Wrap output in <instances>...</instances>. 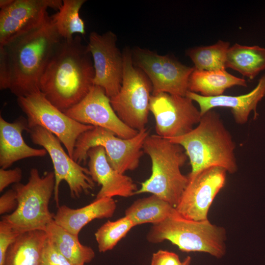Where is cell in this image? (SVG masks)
Listing matches in <instances>:
<instances>
[{
    "instance_id": "24",
    "label": "cell",
    "mask_w": 265,
    "mask_h": 265,
    "mask_svg": "<svg viewBox=\"0 0 265 265\" xmlns=\"http://www.w3.org/2000/svg\"><path fill=\"white\" fill-rule=\"evenodd\" d=\"M226 67L253 80L265 70V48L236 43L228 50Z\"/></svg>"
},
{
    "instance_id": "21",
    "label": "cell",
    "mask_w": 265,
    "mask_h": 265,
    "mask_svg": "<svg viewBox=\"0 0 265 265\" xmlns=\"http://www.w3.org/2000/svg\"><path fill=\"white\" fill-rule=\"evenodd\" d=\"M48 237L43 230L21 234L8 248L3 265H42Z\"/></svg>"
},
{
    "instance_id": "32",
    "label": "cell",
    "mask_w": 265,
    "mask_h": 265,
    "mask_svg": "<svg viewBox=\"0 0 265 265\" xmlns=\"http://www.w3.org/2000/svg\"><path fill=\"white\" fill-rule=\"evenodd\" d=\"M22 178V170L19 167L7 170L0 169V192L12 184L20 183Z\"/></svg>"
},
{
    "instance_id": "27",
    "label": "cell",
    "mask_w": 265,
    "mask_h": 265,
    "mask_svg": "<svg viewBox=\"0 0 265 265\" xmlns=\"http://www.w3.org/2000/svg\"><path fill=\"white\" fill-rule=\"evenodd\" d=\"M229 47V42L219 40L212 45L189 49L186 54L192 61L195 69L223 70L226 68V56Z\"/></svg>"
},
{
    "instance_id": "7",
    "label": "cell",
    "mask_w": 265,
    "mask_h": 265,
    "mask_svg": "<svg viewBox=\"0 0 265 265\" xmlns=\"http://www.w3.org/2000/svg\"><path fill=\"white\" fill-rule=\"evenodd\" d=\"M123 76L119 93L110 99L119 119L137 131L145 129L148 121L152 83L144 72L132 62V51L123 50Z\"/></svg>"
},
{
    "instance_id": "26",
    "label": "cell",
    "mask_w": 265,
    "mask_h": 265,
    "mask_svg": "<svg viewBox=\"0 0 265 265\" xmlns=\"http://www.w3.org/2000/svg\"><path fill=\"white\" fill-rule=\"evenodd\" d=\"M86 1L85 0H63L59 10L51 16L58 33L63 39H71L76 33L85 34V23L79 13Z\"/></svg>"
},
{
    "instance_id": "9",
    "label": "cell",
    "mask_w": 265,
    "mask_h": 265,
    "mask_svg": "<svg viewBox=\"0 0 265 265\" xmlns=\"http://www.w3.org/2000/svg\"><path fill=\"white\" fill-rule=\"evenodd\" d=\"M17 103L27 116L28 128L42 127L59 139L72 158L77 140L94 126L80 123L53 105L40 91L17 98Z\"/></svg>"
},
{
    "instance_id": "3",
    "label": "cell",
    "mask_w": 265,
    "mask_h": 265,
    "mask_svg": "<svg viewBox=\"0 0 265 265\" xmlns=\"http://www.w3.org/2000/svg\"><path fill=\"white\" fill-rule=\"evenodd\" d=\"M181 145L191 167L188 178L212 167H220L230 174L238 169L236 144L219 114L210 110L202 116L197 127L183 135L167 138Z\"/></svg>"
},
{
    "instance_id": "35",
    "label": "cell",
    "mask_w": 265,
    "mask_h": 265,
    "mask_svg": "<svg viewBox=\"0 0 265 265\" xmlns=\"http://www.w3.org/2000/svg\"><path fill=\"white\" fill-rule=\"evenodd\" d=\"M191 258L190 256H187L183 261L184 265H190Z\"/></svg>"
},
{
    "instance_id": "1",
    "label": "cell",
    "mask_w": 265,
    "mask_h": 265,
    "mask_svg": "<svg viewBox=\"0 0 265 265\" xmlns=\"http://www.w3.org/2000/svg\"><path fill=\"white\" fill-rule=\"evenodd\" d=\"M95 70L87 45L77 35L62 39L40 81V91L64 112L81 101L94 85Z\"/></svg>"
},
{
    "instance_id": "20",
    "label": "cell",
    "mask_w": 265,
    "mask_h": 265,
    "mask_svg": "<svg viewBox=\"0 0 265 265\" xmlns=\"http://www.w3.org/2000/svg\"><path fill=\"white\" fill-rule=\"evenodd\" d=\"M116 203L113 198L96 199L90 204L77 209L63 205L59 206L54 214L53 221L63 228L76 236L91 221L113 216Z\"/></svg>"
},
{
    "instance_id": "31",
    "label": "cell",
    "mask_w": 265,
    "mask_h": 265,
    "mask_svg": "<svg viewBox=\"0 0 265 265\" xmlns=\"http://www.w3.org/2000/svg\"><path fill=\"white\" fill-rule=\"evenodd\" d=\"M150 265H184L175 253L159 250L152 255Z\"/></svg>"
},
{
    "instance_id": "13",
    "label": "cell",
    "mask_w": 265,
    "mask_h": 265,
    "mask_svg": "<svg viewBox=\"0 0 265 265\" xmlns=\"http://www.w3.org/2000/svg\"><path fill=\"white\" fill-rule=\"evenodd\" d=\"M116 42V35L111 31L102 34L93 31L87 45L95 70L94 85L103 88L109 98L119 93L123 80V53Z\"/></svg>"
},
{
    "instance_id": "30",
    "label": "cell",
    "mask_w": 265,
    "mask_h": 265,
    "mask_svg": "<svg viewBox=\"0 0 265 265\" xmlns=\"http://www.w3.org/2000/svg\"><path fill=\"white\" fill-rule=\"evenodd\" d=\"M42 265H74L60 254L48 237L46 242Z\"/></svg>"
},
{
    "instance_id": "34",
    "label": "cell",
    "mask_w": 265,
    "mask_h": 265,
    "mask_svg": "<svg viewBox=\"0 0 265 265\" xmlns=\"http://www.w3.org/2000/svg\"><path fill=\"white\" fill-rule=\"evenodd\" d=\"M13 0H0V8L1 9L4 8L9 6L13 1Z\"/></svg>"
},
{
    "instance_id": "14",
    "label": "cell",
    "mask_w": 265,
    "mask_h": 265,
    "mask_svg": "<svg viewBox=\"0 0 265 265\" xmlns=\"http://www.w3.org/2000/svg\"><path fill=\"white\" fill-rule=\"evenodd\" d=\"M227 172L222 167H212L188 177V183L175 208L176 211L189 219H208L209 209L224 186Z\"/></svg>"
},
{
    "instance_id": "28",
    "label": "cell",
    "mask_w": 265,
    "mask_h": 265,
    "mask_svg": "<svg viewBox=\"0 0 265 265\" xmlns=\"http://www.w3.org/2000/svg\"><path fill=\"white\" fill-rule=\"evenodd\" d=\"M134 226L132 221L126 216L115 221L108 220L95 233L99 251L104 253L112 250Z\"/></svg>"
},
{
    "instance_id": "33",
    "label": "cell",
    "mask_w": 265,
    "mask_h": 265,
    "mask_svg": "<svg viewBox=\"0 0 265 265\" xmlns=\"http://www.w3.org/2000/svg\"><path fill=\"white\" fill-rule=\"evenodd\" d=\"M18 206L16 191L11 189L5 192L0 197V215L15 211Z\"/></svg>"
},
{
    "instance_id": "12",
    "label": "cell",
    "mask_w": 265,
    "mask_h": 265,
    "mask_svg": "<svg viewBox=\"0 0 265 265\" xmlns=\"http://www.w3.org/2000/svg\"><path fill=\"white\" fill-rule=\"evenodd\" d=\"M150 111L155 119L157 135L165 138L188 133L202 117L190 98L167 93L152 95Z\"/></svg>"
},
{
    "instance_id": "23",
    "label": "cell",
    "mask_w": 265,
    "mask_h": 265,
    "mask_svg": "<svg viewBox=\"0 0 265 265\" xmlns=\"http://www.w3.org/2000/svg\"><path fill=\"white\" fill-rule=\"evenodd\" d=\"M45 231L58 252L74 265H84L90 263L95 254L93 249L82 244L78 236L69 232L53 220Z\"/></svg>"
},
{
    "instance_id": "18",
    "label": "cell",
    "mask_w": 265,
    "mask_h": 265,
    "mask_svg": "<svg viewBox=\"0 0 265 265\" xmlns=\"http://www.w3.org/2000/svg\"><path fill=\"white\" fill-rule=\"evenodd\" d=\"M186 96L198 104L201 116L215 107L230 108L236 123L243 125L248 121L252 111L254 113V118L257 117V105L265 96V74L260 79L257 86L252 91L243 95L204 97L188 91Z\"/></svg>"
},
{
    "instance_id": "4",
    "label": "cell",
    "mask_w": 265,
    "mask_h": 265,
    "mask_svg": "<svg viewBox=\"0 0 265 265\" xmlns=\"http://www.w3.org/2000/svg\"><path fill=\"white\" fill-rule=\"evenodd\" d=\"M143 150L151 159L152 173L135 194L150 193L175 208L188 183L180 170L187 158L184 149L167 138L149 135Z\"/></svg>"
},
{
    "instance_id": "2",
    "label": "cell",
    "mask_w": 265,
    "mask_h": 265,
    "mask_svg": "<svg viewBox=\"0 0 265 265\" xmlns=\"http://www.w3.org/2000/svg\"><path fill=\"white\" fill-rule=\"evenodd\" d=\"M62 39L49 16L39 27L0 46L8 71V89L17 98L39 91L41 77Z\"/></svg>"
},
{
    "instance_id": "16",
    "label": "cell",
    "mask_w": 265,
    "mask_h": 265,
    "mask_svg": "<svg viewBox=\"0 0 265 265\" xmlns=\"http://www.w3.org/2000/svg\"><path fill=\"white\" fill-rule=\"evenodd\" d=\"M64 113L80 123L106 129L123 139L132 138L138 132L119 119L109 98L98 85H93L81 101Z\"/></svg>"
},
{
    "instance_id": "5",
    "label": "cell",
    "mask_w": 265,
    "mask_h": 265,
    "mask_svg": "<svg viewBox=\"0 0 265 265\" xmlns=\"http://www.w3.org/2000/svg\"><path fill=\"white\" fill-rule=\"evenodd\" d=\"M147 239L152 243L167 240L183 252H203L217 259L226 253V234L223 227L212 224L208 219L186 218L176 210L163 221L152 225Z\"/></svg>"
},
{
    "instance_id": "10",
    "label": "cell",
    "mask_w": 265,
    "mask_h": 265,
    "mask_svg": "<svg viewBox=\"0 0 265 265\" xmlns=\"http://www.w3.org/2000/svg\"><path fill=\"white\" fill-rule=\"evenodd\" d=\"M32 142L43 147L52 161L55 175L53 198L59 205V187L62 181L68 185L71 196L79 198L82 194H88L95 186L88 169L81 166L64 150L61 142L54 134L40 126L29 129Z\"/></svg>"
},
{
    "instance_id": "19",
    "label": "cell",
    "mask_w": 265,
    "mask_h": 265,
    "mask_svg": "<svg viewBox=\"0 0 265 265\" xmlns=\"http://www.w3.org/2000/svg\"><path fill=\"white\" fill-rule=\"evenodd\" d=\"M27 120L20 117L14 122L0 117V166L6 169L15 162L26 158L44 157L47 153L43 149L29 146L24 141L22 133L28 131Z\"/></svg>"
},
{
    "instance_id": "15",
    "label": "cell",
    "mask_w": 265,
    "mask_h": 265,
    "mask_svg": "<svg viewBox=\"0 0 265 265\" xmlns=\"http://www.w3.org/2000/svg\"><path fill=\"white\" fill-rule=\"evenodd\" d=\"M61 0H13L0 10V46L42 25L49 15L47 9L57 11Z\"/></svg>"
},
{
    "instance_id": "25",
    "label": "cell",
    "mask_w": 265,
    "mask_h": 265,
    "mask_svg": "<svg viewBox=\"0 0 265 265\" xmlns=\"http://www.w3.org/2000/svg\"><path fill=\"white\" fill-rule=\"evenodd\" d=\"M175 211V208L170 204L152 194L135 201L126 210L125 216L135 226L148 223L154 224L163 221Z\"/></svg>"
},
{
    "instance_id": "17",
    "label": "cell",
    "mask_w": 265,
    "mask_h": 265,
    "mask_svg": "<svg viewBox=\"0 0 265 265\" xmlns=\"http://www.w3.org/2000/svg\"><path fill=\"white\" fill-rule=\"evenodd\" d=\"M88 170L94 182L101 186L96 199L114 196L129 197L138 190L132 179L114 169L108 163L105 150L101 146L92 147L87 152Z\"/></svg>"
},
{
    "instance_id": "29",
    "label": "cell",
    "mask_w": 265,
    "mask_h": 265,
    "mask_svg": "<svg viewBox=\"0 0 265 265\" xmlns=\"http://www.w3.org/2000/svg\"><path fill=\"white\" fill-rule=\"evenodd\" d=\"M22 234L2 220L0 222V265H3L7 250Z\"/></svg>"
},
{
    "instance_id": "8",
    "label": "cell",
    "mask_w": 265,
    "mask_h": 265,
    "mask_svg": "<svg viewBox=\"0 0 265 265\" xmlns=\"http://www.w3.org/2000/svg\"><path fill=\"white\" fill-rule=\"evenodd\" d=\"M149 132L145 128L134 137L123 139L112 132L94 127L82 133L77 140L72 159L79 164L85 162L87 153L92 147L101 146L105 150L111 167L121 174L136 169L144 152L143 145Z\"/></svg>"
},
{
    "instance_id": "6",
    "label": "cell",
    "mask_w": 265,
    "mask_h": 265,
    "mask_svg": "<svg viewBox=\"0 0 265 265\" xmlns=\"http://www.w3.org/2000/svg\"><path fill=\"white\" fill-rule=\"evenodd\" d=\"M55 182L54 172L41 177L37 169L32 168L26 184L19 183L13 186L18 206L11 213L2 216L1 220L20 233L45 231L53 220L54 214L50 212L49 206L54 193Z\"/></svg>"
},
{
    "instance_id": "22",
    "label": "cell",
    "mask_w": 265,
    "mask_h": 265,
    "mask_svg": "<svg viewBox=\"0 0 265 265\" xmlns=\"http://www.w3.org/2000/svg\"><path fill=\"white\" fill-rule=\"evenodd\" d=\"M234 86L246 87L245 79L237 77L225 69L214 71L199 70L194 68L189 80L188 91L204 97L223 95L228 88Z\"/></svg>"
},
{
    "instance_id": "11",
    "label": "cell",
    "mask_w": 265,
    "mask_h": 265,
    "mask_svg": "<svg viewBox=\"0 0 265 265\" xmlns=\"http://www.w3.org/2000/svg\"><path fill=\"white\" fill-rule=\"evenodd\" d=\"M131 51L133 65L144 72L152 83V95L167 93L186 96L189 78L194 67L148 49L137 47Z\"/></svg>"
}]
</instances>
